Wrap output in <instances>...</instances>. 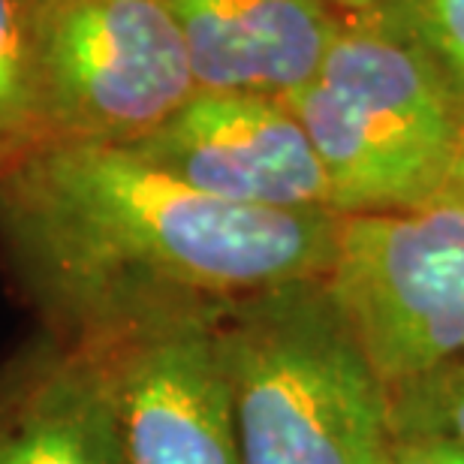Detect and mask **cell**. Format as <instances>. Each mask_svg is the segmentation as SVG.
<instances>
[{"label": "cell", "mask_w": 464, "mask_h": 464, "mask_svg": "<svg viewBox=\"0 0 464 464\" xmlns=\"http://www.w3.org/2000/svg\"><path fill=\"white\" fill-rule=\"evenodd\" d=\"M335 238L332 211L208 197L121 145H43L0 175V256L43 329L63 335L323 281Z\"/></svg>", "instance_id": "obj_1"}, {"label": "cell", "mask_w": 464, "mask_h": 464, "mask_svg": "<svg viewBox=\"0 0 464 464\" xmlns=\"http://www.w3.org/2000/svg\"><path fill=\"white\" fill-rule=\"evenodd\" d=\"M241 464H389L383 380L323 281L211 304Z\"/></svg>", "instance_id": "obj_2"}, {"label": "cell", "mask_w": 464, "mask_h": 464, "mask_svg": "<svg viewBox=\"0 0 464 464\" xmlns=\"http://www.w3.org/2000/svg\"><path fill=\"white\" fill-rule=\"evenodd\" d=\"M281 100L320 157L338 218L447 197L461 127L447 79L398 27L341 24L320 70Z\"/></svg>", "instance_id": "obj_3"}, {"label": "cell", "mask_w": 464, "mask_h": 464, "mask_svg": "<svg viewBox=\"0 0 464 464\" xmlns=\"http://www.w3.org/2000/svg\"><path fill=\"white\" fill-rule=\"evenodd\" d=\"M31 45L49 145L130 148L199 91L163 0H31Z\"/></svg>", "instance_id": "obj_4"}, {"label": "cell", "mask_w": 464, "mask_h": 464, "mask_svg": "<svg viewBox=\"0 0 464 464\" xmlns=\"http://www.w3.org/2000/svg\"><path fill=\"white\" fill-rule=\"evenodd\" d=\"M323 284L383 386L464 359V206L338 218Z\"/></svg>", "instance_id": "obj_5"}, {"label": "cell", "mask_w": 464, "mask_h": 464, "mask_svg": "<svg viewBox=\"0 0 464 464\" xmlns=\"http://www.w3.org/2000/svg\"><path fill=\"white\" fill-rule=\"evenodd\" d=\"M211 304H163L109 335L124 464H241Z\"/></svg>", "instance_id": "obj_6"}, {"label": "cell", "mask_w": 464, "mask_h": 464, "mask_svg": "<svg viewBox=\"0 0 464 464\" xmlns=\"http://www.w3.org/2000/svg\"><path fill=\"white\" fill-rule=\"evenodd\" d=\"M130 151L208 197L238 206L332 211L320 157L281 97L197 91Z\"/></svg>", "instance_id": "obj_7"}, {"label": "cell", "mask_w": 464, "mask_h": 464, "mask_svg": "<svg viewBox=\"0 0 464 464\" xmlns=\"http://www.w3.org/2000/svg\"><path fill=\"white\" fill-rule=\"evenodd\" d=\"M0 464H124L112 338L43 329L4 362Z\"/></svg>", "instance_id": "obj_8"}, {"label": "cell", "mask_w": 464, "mask_h": 464, "mask_svg": "<svg viewBox=\"0 0 464 464\" xmlns=\"http://www.w3.org/2000/svg\"><path fill=\"white\" fill-rule=\"evenodd\" d=\"M199 91L286 97L320 70L344 18L326 0H163Z\"/></svg>", "instance_id": "obj_9"}, {"label": "cell", "mask_w": 464, "mask_h": 464, "mask_svg": "<svg viewBox=\"0 0 464 464\" xmlns=\"http://www.w3.org/2000/svg\"><path fill=\"white\" fill-rule=\"evenodd\" d=\"M49 145L31 45V0H0V175Z\"/></svg>", "instance_id": "obj_10"}, {"label": "cell", "mask_w": 464, "mask_h": 464, "mask_svg": "<svg viewBox=\"0 0 464 464\" xmlns=\"http://www.w3.org/2000/svg\"><path fill=\"white\" fill-rule=\"evenodd\" d=\"M398 27L464 91V0H398Z\"/></svg>", "instance_id": "obj_11"}, {"label": "cell", "mask_w": 464, "mask_h": 464, "mask_svg": "<svg viewBox=\"0 0 464 464\" xmlns=\"http://www.w3.org/2000/svg\"><path fill=\"white\" fill-rule=\"evenodd\" d=\"M440 383V420L447 425L450 440L464 450V359L443 365Z\"/></svg>", "instance_id": "obj_12"}, {"label": "cell", "mask_w": 464, "mask_h": 464, "mask_svg": "<svg viewBox=\"0 0 464 464\" xmlns=\"http://www.w3.org/2000/svg\"><path fill=\"white\" fill-rule=\"evenodd\" d=\"M389 464H464V450L450 438H422L392 447Z\"/></svg>", "instance_id": "obj_13"}, {"label": "cell", "mask_w": 464, "mask_h": 464, "mask_svg": "<svg viewBox=\"0 0 464 464\" xmlns=\"http://www.w3.org/2000/svg\"><path fill=\"white\" fill-rule=\"evenodd\" d=\"M447 197L459 199L461 206H464V151L459 154L456 166H452V175H450V190H447Z\"/></svg>", "instance_id": "obj_14"}, {"label": "cell", "mask_w": 464, "mask_h": 464, "mask_svg": "<svg viewBox=\"0 0 464 464\" xmlns=\"http://www.w3.org/2000/svg\"><path fill=\"white\" fill-rule=\"evenodd\" d=\"M329 6H335L338 13H365V9L386 4V0H326Z\"/></svg>", "instance_id": "obj_15"}]
</instances>
